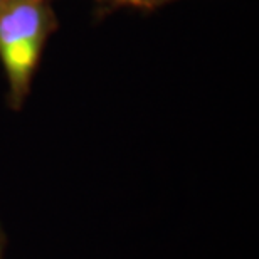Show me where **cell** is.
Segmentation results:
<instances>
[{
    "instance_id": "6da1fadb",
    "label": "cell",
    "mask_w": 259,
    "mask_h": 259,
    "mask_svg": "<svg viewBox=\"0 0 259 259\" xmlns=\"http://www.w3.org/2000/svg\"><path fill=\"white\" fill-rule=\"evenodd\" d=\"M56 27L51 0H5L0 7V63L12 108L27 98L44 46Z\"/></svg>"
},
{
    "instance_id": "7a4b0ae2",
    "label": "cell",
    "mask_w": 259,
    "mask_h": 259,
    "mask_svg": "<svg viewBox=\"0 0 259 259\" xmlns=\"http://www.w3.org/2000/svg\"><path fill=\"white\" fill-rule=\"evenodd\" d=\"M98 5H101L106 10H118V9H130L145 12V5L142 0H93Z\"/></svg>"
},
{
    "instance_id": "3957f363",
    "label": "cell",
    "mask_w": 259,
    "mask_h": 259,
    "mask_svg": "<svg viewBox=\"0 0 259 259\" xmlns=\"http://www.w3.org/2000/svg\"><path fill=\"white\" fill-rule=\"evenodd\" d=\"M143 5H145V12H153L160 7H165L168 4H174L177 0H142Z\"/></svg>"
},
{
    "instance_id": "277c9868",
    "label": "cell",
    "mask_w": 259,
    "mask_h": 259,
    "mask_svg": "<svg viewBox=\"0 0 259 259\" xmlns=\"http://www.w3.org/2000/svg\"><path fill=\"white\" fill-rule=\"evenodd\" d=\"M4 2H5V0H0V7H2V5H4Z\"/></svg>"
}]
</instances>
